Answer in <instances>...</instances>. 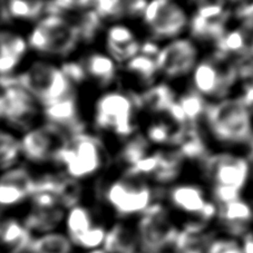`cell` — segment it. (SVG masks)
<instances>
[{
  "label": "cell",
  "mask_w": 253,
  "mask_h": 253,
  "mask_svg": "<svg viewBox=\"0 0 253 253\" xmlns=\"http://www.w3.org/2000/svg\"><path fill=\"white\" fill-rule=\"evenodd\" d=\"M35 176L23 167H12L0 176V206L11 207L30 198Z\"/></svg>",
  "instance_id": "19"
},
{
  "label": "cell",
  "mask_w": 253,
  "mask_h": 253,
  "mask_svg": "<svg viewBox=\"0 0 253 253\" xmlns=\"http://www.w3.org/2000/svg\"><path fill=\"white\" fill-rule=\"evenodd\" d=\"M66 210L62 207L50 209H35L32 208L29 214L25 220L24 225L30 233L37 231L42 234L49 233L62 223L65 219Z\"/></svg>",
  "instance_id": "27"
},
{
  "label": "cell",
  "mask_w": 253,
  "mask_h": 253,
  "mask_svg": "<svg viewBox=\"0 0 253 253\" xmlns=\"http://www.w3.org/2000/svg\"><path fill=\"white\" fill-rule=\"evenodd\" d=\"M27 41L10 30H0V75L6 77L25 58Z\"/></svg>",
  "instance_id": "22"
},
{
  "label": "cell",
  "mask_w": 253,
  "mask_h": 253,
  "mask_svg": "<svg viewBox=\"0 0 253 253\" xmlns=\"http://www.w3.org/2000/svg\"><path fill=\"white\" fill-rule=\"evenodd\" d=\"M6 86L2 96H0L2 106V117L16 128L27 132L38 125L42 119V106L23 87L3 80Z\"/></svg>",
  "instance_id": "15"
},
{
  "label": "cell",
  "mask_w": 253,
  "mask_h": 253,
  "mask_svg": "<svg viewBox=\"0 0 253 253\" xmlns=\"http://www.w3.org/2000/svg\"><path fill=\"white\" fill-rule=\"evenodd\" d=\"M77 29L82 46H91L102 37L106 24L94 9H87L69 16Z\"/></svg>",
  "instance_id": "26"
},
{
  "label": "cell",
  "mask_w": 253,
  "mask_h": 253,
  "mask_svg": "<svg viewBox=\"0 0 253 253\" xmlns=\"http://www.w3.org/2000/svg\"><path fill=\"white\" fill-rule=\"evenodd\" d=\"M73 243L67 235L59 232L45 233L30 242V253H71Z\"/></svg>",
  "instance_id": "30"
},
{
  "label": "cell",
  "mask_w": 253,
  "mask_h": 253,
  "mask_svg": "<svg viewBox=\"0 0 253 253\" xmlns=\"http://www.w3.org/2000/svg\"><path fill=\"white\" fill-rule=\"evenodd\" d=\"M48 0H8L7 12L15 19L39 20L46 15Z\"/></svg>",
  "instance_id": "31"
},
{
  "label": "cell",
  "mask_w": 253,
  "mask_h": 253,
  "mask_svg": "<svg viewBox=\"0 0 253 253\" xmlns=\"http://www.w3.org/2000/svg\"><path fill=\"white\" fill-rule=\"evenodd\" d=\"M135 231L144 253H162L173 246L178 233L167 207L161 201H156L139 215Z\"/></svg>",
  "instance_id": "11"
},
{
  "label": "cell",
  "mask_w": 253,
  "mask_h": 253,
  "mask_svg": "<svg viewBox=\"0 0 253 253\" xmlns=\"http://www.w3.org/2000/svg\"><path fill=\"white\" fill-rule=\"evenodd\" d=\"M164 198L175 210L195 216L203 223L216 216V204L208 198L206 190L200 183L177 181L165 187Z\"/></svg>",
  "instance_id": "14"
},
{
  "label": "cell",
  "mask_w": 253,
  "mask_h": 253,
  "mask_svg": "<svg viewBox=\"0 0 253 253\" xmlns=\"http://www.w3.org/2000/svg\"><path fill=\"white\" fill-rule=\"evenodd\" d=\"M232 20V10L226 7L223 0H208L195 7L190 16L187 36L201 46L211 48L223 36Z\"/></svg>",
  "instance_id": "12"
},
{
  "label": "cell",
  "mask_w": 253,
  "mask_h": 253,
  "mask_svg": "<svg viewBox=\"0 0 253 253\" xmlns=\"http://www.w3.org/2000/svg\"><path fill=\"white\" fill-rule=\"evenodd\" d=\"M216 216L230 234L243 237L253 220V209L248 201L240 198L216 206Z\"/></svg>",
  "instance_id": "21"
},
{
  "label": "cell",
  "mask_w": 253,
  "mask_h": 253,
  "mask_svg": "<svg viewBox=\"0 0 253 253\" xmlns=\"http://www.w3.org/2000/svg\"><path fill=\"white\" fill-rule=\"evenodd\" d=\"M42 116L45 120L43 122L58 126L69 136L88 129L86 121L82 114L78 94L42 107Z\"/></svg>",
  "instance_id": "17"
},
{
  "label": "cell",
  "mask_w": 253,
  "mask_h": 253,
  "mask_svg": "<svg viewBox=\"0 0 253 253\" xmlns=\"http://www.w3.org/2000/svg\"><path fill=\"white\" fill-rule=\"evenodd\" d=\"M98 194L117 215H141L156 201L163 199L164 187L145 178L120 173L98 184Z\"/></svg>",
  "instance_id": "5"
},
{
  "label": "cell",
  "mask_w": 253,
  "mask_h": 253,
  "mask_svg": "<svg viewBox=\"0 0 253 253\" xmlns=\"http://www.w3.org/2000/svg\"><path fill=\"white\" fill-rule=\"evenodd\" d=\"M202 126L221 150L248 148L253 142V112L237 95L209 103Z\"/></svg>",
  "instance_id": "1"
},
{
  "label": "cell",
  "mask_w": 253,
  "mask_h": 253,
  "mask_svg": "<svg viewBox=\"0 0 253 253\" xmlns=\"http://www.w3.org/2000/svg\"><path fill=\"white\" fill-rule=\"evenodd\" d=\"M7 80L27 90L42 107L78 94L59 63L50 59L35 60L18 76L7 77Z\"/></svg>",
  "instance_id": "7"
},
{
  "label": "cell",
  "mask_w": 253,
  "mask_h": 253,
  "mask_svg": "<svg viewBox=\"0 0 253 253\" xmlns=\"http://www.w3.org/2000/svg\"><path fill=\"white\" fill-rule=\"evenodd\" d=\"M206 253H243L237 240L231 238L212 239L206 249Z\"/></svg>",
  "instance_id": "38"
},
{
  "label": "cell",
  "mask_w": 253,
  "mask_h": 253,
  "mask_svg": "<svg viewBox=\"0 0 253 253\" xmlns=\"http://www.w3.org/2000/svg\"><path fill=\"white\" fill-rule=\"evenodd\" d=\"M223 1H230V2H241L243 0H223Z\"/></svg>",
  "instance_id": "42"
},
{
  "label": "cell",
  "mask_w": 253,
  "mask_h": 253,
  "mask_svg": "<svg viewBox=\"0 0 253 253\" xmlns=\"http://www.w3.org/2000/svg\"><path fill=\"white\" fill-rule=\"evenodd\" d=\"M89 253H105V252H104L103 250H99V249H97V250H93V251H90Z\"/></svg>",
  "instance_id": "41"
},
{
  "label": "cell",
  "mask_w": 253,
  "mask_h": 253,
  "mask_svg": "<svg viewBox=\"0 0 253 253\" xmlns=\"http://www.w3.org/2000/svg\"><path fill=\"white\" fill-rule=\"evenodd\" d=\"M201 57V46L187 35L161 43L155 58L159 78L169 84L189 78Z\"/></svg>",
  "instance_id": "10"
},
{
  "label": "cell",
  "mask_w": 253,
  "mask_h": 253,
  "mask_svg": "<svg viewBox=\"0 0 253 253\" xmlns=\"http://www.w3.org/2000/svg\"><path fill=\"white\" fill-rule=\"evenodd\" d=\"M60 67H62V71L64 72L65 75L69 80V82L76 87L84 85L87 83V77L86 73L84 71V67L81 63V60L78 57H73L66 60H63V62L59 63Z\"/></svg>",
  "instance_id": "37"
},
{
  "label": "cell",
  "mask_w": 253,
  "mask_h": 253,
  "mask_svg": "<svg viewBox=\"0 0 253 253\" xmlns=\"http://www.w3.org/2000/svg\"><path fill=\"white\" fill-rule=\"evenodd\" d=\"M241 248L243 253H253V232H248L243 235Z\"/></svg>",
  "instance_id": "39"
},
{
  "label": "cell",
  "mask_w": 253,
  "mask_h": 253,
  "mask_svg": "<svg viewBox=\"0 0 253 253\" xmlns=\"http://www.w3.org/2000/svg\"><path fill=\"white\" fill-rule=\"evenodd\" d=\"M137 91L129 88L102 90L93 105L91 121L95 133H107L124 139L138 132Z\"/></svg>",
  "instance_id": "4"
},
{
  "label": "cell",
  "mask_w": 253,
  "mask_h": 253,
  "mask_svg": "<svg viewBox=\"0 0 253 253\" xmlns=\"http://www.w3.org/2000/svg\"><path fill=\"white\" fill-rule=\"evenodd\" d=\"M0 117H2V106H1V99H0Z\"/></svg>",
  "instance_id": "43"
},
{
  "label": "cell",
  "mask_w": 253,
  "mask_h": 253,
  "mask_svg": "<svg viewBox=\"0 0 253 253\" xmlns=\"http://www.w3.org/2000/svg\"><path fill=\"white\" fill-rule=\"evenodd\" d=\"M111 161L110 152L103 137L87 129L69 136L54 165L65 175L83 183L102 174Z\"/></svg>",
  "instance_id": "3"
},
{
  "label": "cell",
  "mask_w": 253,
  "mask_h": 253,
  "mask_svg": "<svg viewBox=\"0 0 253 253\" xmlns=\"http://www.w3.org/2000/svg\"><path fill=\"white\" fill-rule=\"evenodd\" d=\"M189 78L191 88L209 102L229 97L240 83L237 60L211 49L202 55Z\"/></svg>",
  "instance_id": "8"
},
{
  "label": "cell",
  "mask_w": 253,
  "mask_h": 253,
  "mask_svg": "<svg viewBox=\"0 0 253 253\" xmlns=\"http://www.w3.org/2000/svg\"><path fill=\"white\" fill-rule=\"evenodd\" d=\"M100 39L103 41V50L122 66L139 54L142 39L128 23L107 24Z\"/></svg>",
  "instance_id": "16"
},
{
  "label": "cell",
  "mask_w": 253,
  "mask_h": 253,
  "mask_svg": "<svg viewBox=\"0 0 253 253\" xmlns=\"http://www.w3.org/2000/svg\"><path fill=\"white\" fill-rule=\"evenodd\" d=\"M28 47L54 62L75 57L82 43L77 29L69 16L46 14L29 34Z\"/></svg>",
  "instance_id": "6"
},
{
  "label": "cell",
  "mask_w": 253,
  "mask_h": 253,
  "mask_svg": "<svg viewBox=\"0 0 253 253\" xmlns=\"http://www.w3.org/2000/svg\"><path fill=\"white\" fill-rule=\"evenodd\" d=\"M252 76H253V73H252V75L250 77H252ZM250 77H249V78H250ZM247 80H248V78H247ZM244 81H246V80H244Z\"/></svg>",
  "instance_id": "44"
},
{
  "label": "cell",
  "mask_w": 253,
  "mask_h": 253,
  "mask_svg": "<svg viewBox=\"0 0 253 253\" xmlns=\"http://www.w3.org/2000/svg\"><path fill=\"white\" fill-rule=\"evenodd\" d=\"M94 0H48L46 14L71 16L90 9Z\"/></svg>",
  "instance_id": "35"
},
{
  "label": "cell",
  "mask_w": 253,
  "mask_h": 253,
  "mask_svg": "<svg viewBox=\"0 0 253 253\" xmlns=\"http://www.w3.org/2000/svg\"><path fill=\"white\" fill-rule=\"evenodd\" d=\"M20 155L19 139L10 132L0 129V167L12 168Z\"/></svg>",
  "instance_id": "34"
},
{
  "label": "cell",
  "mask_w": 253,
  "mask_h": 253,
  "mask_svg": "<svg viewBox=\"0 0 253 253\" xmlns=\"http://www.w3.org/2000/svg\"><path fill=\"white\" fill-rule=\"evenodd\" d=\"M105 253H136L138 240L136 231L123 223H117L106 231L103 243Z\"/></svg>",
  "instance_id": "25"
},
{
  "label": "cell",
  "mask_w": 253,
  "mask_h": 253,
  "mask_svg": "<svg viewBox=\"0 0 253 253\" xmlns=\"http://www.w3.org/2000/svg\"><path fill=\"white\" fill-rule=\"evenodd\" d=\"M121 71H124L126 75L136 83L137 87L135 91L145 89L160 80L155 58L143 54H138L128 60L124 66H122Z\"/></svg>",
  "instance_id": "24"
},
{
  "label": "cell",
  "mask_w": 253,
  "mask_h": 253,
  "mask_svg": "<svg viewBox=\"0 0 253 253\" xmlns=\"http://www.w3.org/2000/svg\"><path fill=\"white\" fill-rule=\"evenodd\" d=\"M64 221L68 233L67 237L71 240L94 226L93 215H91L89 209L83 204H77V206L68 209Z\"/></svg>",
  "instance_id": "32"
},
{
  "label": "cell",
  "mask_w": 253,
  "mask_h": 253,
  "mask_svg": "<svg viewBox=\"0 0 253 253\" xmlns=\"http://www.w3.org/2000/svg\"><path fill=\"white\" fill-rule=\"evenodd\" d=\"M68 138L58 126L43 122L25 132L20 139L21 155L35 164H54Z\"/></svg>",
  "instance_id": "13"
},
{
  "label": "cell",
  "mask_w": 253,
  "mask_h": 253,
  "mask_svg": "<svg viewBox=\"0 0 253 253\" xmlns=\"http://www.w3.org/2000/svg\"><path fill=\"white\" fill-rule=\"evenodd\" d=\"M32 240V233L18 221L10 219L0 222V243L5 248L18 252L28 249Z\"/></svg>",
  "instance_id": "29"
},
{
  "label": "cell",
  "mask_w": 253,
  "mask_h": 253,
  "mask_svg": "<svg viewBox=\"0 0 253 253\" xmlns=\"http://www.w3.org/2000/svg\"><path fill=\"white\" fill-rule=\"evenodd\" d=\"M191 1H193L196 6L198 5H200V3H203V2H206V1H208V0H191Z\"/></svg>",
  "instance_id": "40"
},
{
  "label": "cell",
  "mask_w": 253,
  "mask_h": 253,
  "mask_svg": "<svg viewBox=\"0 0 253 253\" xmlns=\"http://www.w3.org/2000/svg\"><path fill=\"white\" fill-rule=\"evenodd\" d=\"M84 67L87 82L100 90L113 88L121 77V67L103 49H88L78 57Z\"/></svg>",
  "instance_id": "18"
},
{
  "label": "cell",
  "mask_w": 253,
  "mask_h": 253,
  "mask_svg": "<svg viewBox=\"0 0 253 253\" xmlns=\"http://www.w3.org/2000/svg\"><path fill=\"white\" fill-rule=\"evenodd\" d=\"M176 96L177 93L171 84L163 81L156 82L147 88L137 91L139 111L156 117H165L175 103Z\"/></svg>",
  "instance_id": "20"
},
{
  "label": "cell",
  "mask_w": 253,
  "mask_h": 253,
  "mask_svg": "<svg viewBox=\"0 0 253 253\" xmlns=\"http://www.w3.org/2000/svg\"><path fill=\"white\" fill-rule=\"evenodd\" d=\"M199 167L210 184L211 198L216 206L242 198L252 169L247 155L232 150L212 151Z\"/></svg>",
  "instance_id": "2"
},
{
  "label": "cell",
  "mask_w": 253,
  "mask_h": 253,
  "mask_svg": "<svg viewBox=\"0 0 253 253\" xmlns=\"http://www.w3.org/2000/svg\"><path fill=\"white\" fill-rule=\"evenodd\" d=\"M106 237V230L103 226L94 225L93 228L87 230L86 232L82 233L78 237L72 239L73 246H77L87 250H97L99 247L103 246L104 240Z\"/></svg>",
  "instance_id": "36"
},
{
  "label": "cell",
  "mask_w": 253,
  "mask_h": 253,
  "mask_svg": "<svg viewBox=\"0 0 253 253\" xmlns=\"http://www.w3.org/2000/svg\"><path fill=\"white\" fill-rule=\"evenodd\" d=\"M209 100L189 87L176 96V104L186 124H202L209 106Z\"/></svg>",
  "instance_id": "28"
},
{
  "label": "cell",
  "mask_w": 253,
  "mask_h": 253,
  "mask_svg": "<svg viewBox=\"0 0 253 253\" xmlns=\"http://www.w3.org/2000/svg\"><path fill=\"white\" fill-rule=\"evenodd\" d=\"M176 127V125H174L172 122H169L165 117H162V119L158 117L146 126L145 132L143 134L145 135L152 146H160V148L171 147Z\"/></svg>",
  "instance_id": "33"
},
{
  "label": "cell",
  "mask_w": 253,
  "mask_h": 253,
  "mask_svg": "<svg viewBox=\"0 0 253 253\" xmlns=\"http://www.w3.org/2000/svg\"><path fill=\"white\" fill-rule=\"evenodd\" d=\"M190 16L176 0H147L139 19L147 38L163 43L187 34Z\"/></svg>",
  "instance_id": "9"
},
{
  "label": "cell",
  "mask_w": 253,
  "mask_h": 253,
  "mask_svg": "<svg viewBox=\"0 0 253 253\" xmlns=\"http://www.w3.org/2000/svg\"><path fill=\"white\" fill-rule=\"evenodd\" d=\"M151 143L147 141L142 132H136L132 136L122 141V145L115 155V163L120 168L121 172L133 168L144 156L152 151Z\"/></svg>",
  "instance_id": "23"
}]
</instances>
